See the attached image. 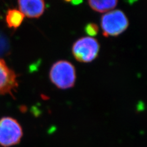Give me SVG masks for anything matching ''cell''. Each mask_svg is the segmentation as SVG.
<instances>
[{"instance_id": "obj_1", "label": "cell", "mask_w": 147, "mask_h": 147, "mask_svg": "<svg viewBox=\"0 0 147 147\" xmlns=\"http://www.w3.org/2000/svg\"><path fill=\"white\" fill-rule=\"evenodd\" d=\"M50 79L60 89H68L74 85L76 71L73 64L66 60H59L55 63L50 71Z\"/></svg>"}, {"instance_id": "obj_2", "label": "cell", "mask_w": 147, "mask_h": 147, "mask_svg": "<svg viewBox=\"0 0 147 147\" xmlns=\"http://www.w3.org/2000/svg\"><path fill=\"white\" fill-rule=\"evenodd\" d=\"M128 26V18L121 10L110 11L103 15L100 19V26L105 37L121 34Z\"/></svg>"}, {"instance_id": "obj_3", "label": "cell", "mask_w": 147, "mask_h": 147, "mask_svg": "<svg viewBox=\"0 0 147 147\" xmlns=\"http://www.w3.org/2000/svg\"><path fill=\"white\" fill-rule=\"evenodd\" d=\"M100 49L98 41L92 37L86 36L77 39L74 43L72 52L77 61L90 63L98 57Z\"/></svg>"}, {"instance_id": "obj_4", "label": "cell", "mask_w": 147, "mask_h": 147, "mask_svg": "<svg viewBox=\"0 0 147 147\" xmlns=\"http://www.w3.org/2000/svg\"><path fill=\"white\" fill-rule=\"evenodd\" d=\"M23 136L21 126L11 117L0 119V145L4 147L13 146L19 143Z\"/></svg>"}, {"instance_id": "obj_5", "label": "cell", "mask_w": 147, "mask_h": 147, "mask_svg": "<svg viewBox=\"0 0 147 147\" xmlns=\"http://www.w3.org/2000/svg\"><path fill=\"white\" fill-rule=\"evenodd\" d=\"M18 82L15 72L0 58V94H11L17 88Z\"/></svg>"}, {"instance_id": "obj_6", "label": "cell", "mask_w": 147, "mask_h": 147, "mask_svg": "<svg viewBox=\"0 0 147 147\" xmlns=\"http://www.w3.org/2000/svg\"><path fill=\"white\" fill-rule=\"evenodd\" d=\"M20 11L29 18H39L45 11L44 0H18Z\"/></svg>"}, {"instance_id": "obj_7", "label": "cell", "mask_w": 147, "mask_h": 147, "mask_svg": "<svg viewBox=\"0 0 147 147\" xmlns=\"http://www.w3.org/2000/svg\"><path fill=\"white\" fill-rule=\"evenodd\" d=\"M90 7L98 12H107L117 5L118 0H88Z\"/></svg>"}, {"instance_id": "obj_8", "label": "cell", "mask_w": 147, "mask_h": 147, "mask_svg": "<svg viewBox=\"0 0 147 147\" xmlns=\"http://www.w3.org/2000/svg\"><path fill=\"white\" fill-rule=\"evenodd\" d=\"M24 17L25 16L23 13L17 9H9L6 16V21L8 27L17 28L21 25Z\"/></svg>"}, {"instance_id": "obj_9", "label": "cell", "mask_w": 147, "mask_h": 147, "mask_svg": "<svg viewBox=\"0 0 147 147\" xmlns=\"http://www.w3.org/2000/svg\"><path fill=\"white\" fill-rule=\"evenodd\" d=\"M99 31L98 26L94 23H89L85 26V32L89 37L95 36L98 34Z\"/></svg>"}, {"instance_id": "obj_10", "label": "cell", "mask_w": 147, "mask_h": 147, "mask_svg": "<svg viewBox=\"0 0 147 147\" xmlns=\"http://www.w3.org/2000/svg\"><path fill=\"white\" fill-rule=\"evenodd\" d=\"M83 0H72L71 3L73 5H79L80 3H82Z\"/></svg>"}, {"instance_id": "obj_11", "label": "cell", "mask_w": 147, "mask_h": 147, "mask_svg": "<svg viewBox=\"0 0 147 147\" xmlns=\"http://www.w3.org/2000/svg\"><path fill=\"white\" fill-rule=\"evenodd\" d=\"M64 1H66V2L69 3V2H71L72 0H64Z\"/></svg>"}]
</instances>
